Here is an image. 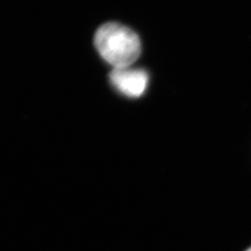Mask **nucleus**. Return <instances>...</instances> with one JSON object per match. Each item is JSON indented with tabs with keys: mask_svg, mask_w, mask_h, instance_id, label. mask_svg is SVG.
Masks as SVG:
<instances>
[{
	"mask_svg": "<svg viewBox=\"0 0 251 251\" xmlns=\"http://www.w3.org/2000/svg\"><path fill=\"white\" fill-rule=\"evenodd\" d=\"M95 45L104 61L114 68L129 67L140 55V41L130 28L119 23H107L95 35Z\"/></svg>",
	"mask_w": 251,
	"mask_h": 251,
	"instance_id": "f257e3e1",
	"label": "nucleus"
},
{
	"mask_svg": "<svg viewBox=\"0 0 251 251\" xmlns=\"http://www.w3.org/2000/svg\"><path fill=\"white\" fill-rule=\"evenodd\" d=\"M109 78L115 88L130 97H139L144 94L149 82V76L145 70L129 67L114 68Z\"/></svg>",
	"mask_w": 251,
	"mask_h": 251,
	"instance_id": "f03ea898",
	"label": "nucleus"
},
{
	"mask_svg": "<svg viewBox=\"0 0 251 251\" xmlns=\"http://www.w3.org/2000/svg\"><path fill=\"white\" fill-rule=\"evenodd\" d=\"M247 251H251V248H250V249H249V250H247Z\"/></svg>",
	"mask_w": 251,
	"mask_h": 251,
	"instance_id": "7ed1b4c3",
	"label": "nucleus"
}]
</instances>
